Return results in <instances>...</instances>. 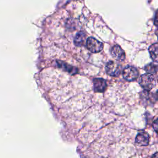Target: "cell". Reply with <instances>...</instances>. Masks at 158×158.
<instances>
[{
	"label": "cell",
	"mask_w": 158,
	"mask_h": 158,
	"mask_svg": "<svg viewBox=\"0 0 158 158\" xmlns=\"http://www.w3.org/2000/svg\"><path fill=\"white\" fill-rule=\"evenodd\" d=\"M139 83L146 91H150L155 86L156 79L152 73H144L141 76Z\"/></svg>",
	"instance_id": "6da1fadb"
},
{
	"label": "cell",
	"mask_w": 158,
	"mask_h": 158,
	"mask_svg": "<svg viewBox=\"0 0 158 158\" xmlns=\"http://www.w3.org/2000/svg\"><path fill=\"white\" fill-rule=\"evenodd\" d=\"M86 46L89 51L97 53L102 51L103 44L93 37H89L86 40Z\"/></svg>",
	"instance_id": "7a4b0ae2"
},
{
	"label": "cell",
	"mask_w": 158,
	"mask_h": 158,
	"mask_svg": "<svg viewBox=\"0 0 158 158\" xmlns=\"http://www.w3.org/2000/svg\"><path fill=\"white\" fill-rule=\"evenodd\" d=\"M139 73L138 70L132 66H128L125 67L123 70V78L129 81H134L138 77Z\"/></svg>",
	"instance_id": "3957f363"
},
{
	"label": "cell",
	"mask_w": 158,
	"mask_h": 158,
	"mask_svg": "<svg viewBox=\"0 0 158 158\" xmlns=\"http://www.w3.org/2000/svg\"><path fill=\"white\" fill-rule=\"evenodd\" d=\"M106 71L110 76L117 77L120 73L121 66L113 61H109L106 65Z\"/></svg>",
	"instance_id": "277c9868"
},
{
	"label": "cell",
	"mask_w": 158,
	"mask_h": 158,
	"mask_svg": "<svg viewBox=\"0 0 158 158\" xmlns=\"http://www.w3.org/2000/svg\"><path fill=\"white\" fill-rule=\"evenodd\" d=\"M111 54L112 57L118 61H123L125 58L124 51L118 45H115L111 49Z\"/></svg>",
	"instance_id": "5b68a950"
},
{
	"label": "cell",
	"mask_w": 158,
	"mask_h": 158,
	"mask_svg": "<svg viewBox=\"0 0 158 158\" xmlns=\"http://www.w3.org/2000/svg\"><path fill=\"white\" fill-rule=\"evenodd\" d=\"M94 89L96 92L102 93L107 87L106 81L103 78H95L93 80Z\"/></svg>",
	"instance_id": "8992f818"
},
{
	"label": "cell",
	"mask_w": 158,
	"mask_h": 158,
	"mask_svg": "<svg viewBox=\"0 0 158 158\" xmlns=\"http://www.w3.org/2000/svg\"><path fill=\"white\" fill-rule=\"evenodd\" d=\"M135 141L141 146H147L149 141V136L146 132H140L137 135Z\"/></svg>",
	"instance_id": "52a82bcc"
},
{
	"label": "cell",
	"mask_w": 158,
	"mask_h": 158,
	"mask_svg": "<svg viewBox=\"0 0 158 158\" xmlns=\"http://www.w3.org/2000/svg\"><path fill=\"white\" fill-rule=\"evenodd\" d=\"M149 52L151 59L156 62H158V43H154L149 46Z\"/></svg>",
	"instance_id": "ba28073f"
},
{
	"label": "cell",
	"mask_w": 158,
	"mask_h": 158,
	"mask_svg": "<svg viewBox=\"0 0 158 158\" xmlns=\"http://www.w3.org/2000/svg\"><path fill=\"white\" fill-rule=\"evenodd\" d=\"M86 41V35L82 31L78 32L75 38H74V43L77 46H81L84 44Z\"/></svg>",
	"instance_id": "9c48e42d"
},
{
	"label": "cell",
	"mask_w": 158,
	"mask_h": 158,
	"mask_svg": "<svg viewBox=\"0 0 158 158\" xmlns=\"http://www.w3.org/2000/svg\"><path fill=\"white\" fill-rule=\"evenodd\" d=\"M145 70L150 73H154L157 71V66L152 63L149 64L145 67Z\"/></svg>",
	"instance_id": "30bf717a"
},
{
	"label": "cell",
	"mask_w": 158,
	"mask_h": 158,
	"mask_svg": "<svg viewBox=\"0 0 158 158\" xmlns=\"http://www.w3.org/2000/svg\"><path fill=\"white\" fill-rule=\"evenodd\" d=\"M152 127L155 131L158 134V118L156 119L152 123Z\"/></svg>",
	"instance_id": "8fae6325"
},
{
	"label": "cell",
	"mask_w": 158,
	"mask_h": 158,
	"mask_svg": "<svg viewBox=\"0 0 158 158\" xmlns=\"http://www.w3.org/2000/svg\"><path fill=\"white\" fill-rule=\"evenodd\" d=\"M154 25L158 27V10L156 12L154 17Z\"/></svg>",
	"instance_id": "7c38bea8"
},
{
	"label": "cell",
	"mask_w": 158,
	"mask_h": 158,
	"mask_svg": "<svg viewBox=\"0 0 158 158\" xmlns=\"http://www.w3.org/2000/svg\"><path fill=\"white\" fill-rule=\"evenodd\" d=\"M152 157H158V152H156L155 154H154L152 156Z\"/></svg>",
	"instance_id": "4fadbf2b"
},
{
	"label": "cell",
	"mask_w": 158,
	"mask_h": 158,
	"mask_svg": "<svg viewBox=\"0 0 158 158\" xmlns=\"http://www.w3.org/2000/svg\"><path fill=\"white\" fill-rule=\"evenodd\" d=\"M156 35H157V36L158 37V28H157V30L156 31Z\"/></svg>",
	"instance_id": "5bb4252c"
},
{
	"label": "cell",
	"mask_w": 158,
	"mask_h": 158,
	"mask_svg": "<svg viewBox=\"0 0 158 158\" xmlns=\"http://www.w3.org/2000/svg\"><path fill=\"white\" fill-rule=\"evenodd\" d=\"M157 96H158V93H157Z\"/></svg>",
	"instance_id": "9a60e30c"
}]
</instances>
